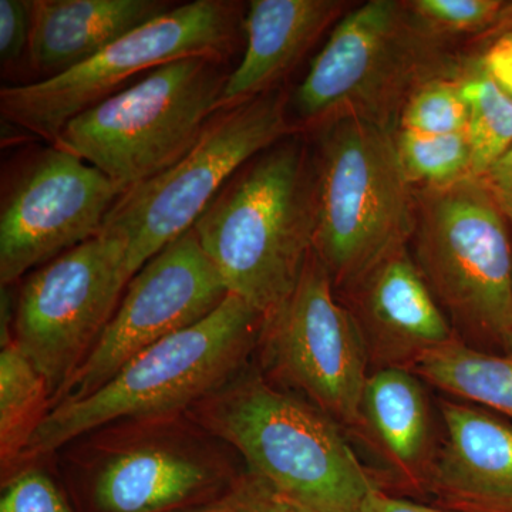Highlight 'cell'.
Returning a JSON list of instances; mask_svg holds the SVG:
<instances>
[{"instance_id":"obj_1","label":"cell","mask_w":512,"mask_h":512,"mask_svg":"<svg viewBox=\"0 0 512 512\" xmlns=\"http://www.w3.org/2000/svg\"><path fill=\"white\" fill-rule=\"evenodd\" d=\"M228 292L268 316L291 295L313 248L315 164L298 133L229 178L194 225Z\"/></svg>"},{"instance_id":"obj_2","label":"cell","mask_w":512,"mask_h":512,"mask_svg":"<svg viewBox=\"0 0 512 512\" xmlns=\"http://www.w3.org/2000/svg\"><path fill=\"white\" fill-rule=\"evenodd\" d=\"M187 413L247 461L276 494L323 512H360L375 477L342 427L308 400L242 369Z\"/></svg>"},{"instance_id":"obj_3","label":"cell","mask_w":512,"mask_h":512,"mask_svg":"<svg viewBox=\"0 0 512 512\" xmlns=\"http://www.w3.org/2000/svg\"><path fill=\"white\" fill-rule=\"evenodd\" d=\"M262 325V313L229 293L207 318L133 357L89 396L53 407L22 461L114 424L187 413L244 369Z\"/></svg>"},{"instance_id":"obj_4","label":"cell","mask_w":512,"mask_h":512,"mask_svg":"<svg viewBox=\"0 0 512 512\" xmlns=\"http://www.w3.org/2000/svg\"><path fill=\"white\" fill-rule=\"evenodd\" d=\"M430 32L406 0H369L339 20L293 97L296 130L360 119L397 131L423 84L460 77L470 57Z\"/></svg>"},{"instance_id":"obj_5","label":"cell","mask_w":512,"mask_h":512,"mask_svg":"<svg viewBox=\"0 0 512 512\" xmlns=\"http://www.w3.org/2000/svg\"><path fill=\"white\" fill-rule=\"evenodd\" d=\"M318 131L312 251L342 295L409 247L416 200L397 156L396 130L343 119Z\"/></svg>"},{"instance_id":"obj_6","label":"cell","mask_w":512,"mask_h":512,"mask_svg":"<svg viewBox=\"0 0 512 512\" xmlns=\"http://www.w3.org/2000/svg\"><path fill=\"white\" fill-rule=\"evenodd\" d=\"M410 252L461 342L512 352V244L478 178L414 190Z\"/></svg>"},{"instance_id":"obj_7","label":"cell","mask_w":512,"mask_h":512,"mask_svg":"<svg viewBox=\"0 0 512 512\" xmlns=\"http://www.w3.org/2000/svg\"><path fill=\"white\" fill-rule=\"evenodd\" d=\"M227 60L164 64L64 126L52 146L82 158L121 191L163 173L195 146L217 111Z\"/></svg>"},{"instance_id":"obj_8","label":"cell","mask_w":512,"mask_h":512,"mask_svg":"<svg viewBox=\"0 0 512 512\" xmlns=\"http://www.w3.org/2000/svg\"><path fill=\"white\" fill-rule=\"evenodd\" d=\"M245 8L227 0L173 6L69 72L0 90L3 120L52 146L83 111L126 89L134 77L185 57L228 60L245 35Z\"/></svg>"},{"instance_id":"obj_9","label":"cell","mask_w":512,"mask_h":512,"mask_svg":"<svg viewBox=\"0 0 512 512\" xmlns=\"http://www.w3.org/2000/svg\"><path fill=\"white\" fill-rule=\"evenodd\" d=\"M289 99L275 90L215 113L200 140L163 173L121 192L101 232L127 244L130 278L190 231L242 165L298 133Z\"/></svg>"},{"instance_id":"obj_10","label":"cell","mask_w":512,"mask_h":512,"mask_svg":"<svg viewBox=\"0 0 512 512\" xmlns=\"http://www.w3.org/2000/svg\"><path fill=\"white\" fill-rule=\"evenodd\" d=\"M127 244L100 232L26 276L6 336L59 396L119 308Z\"/></svg>"},{"instance_id":"obj_11","label":"cell","mask_w":512,"mask_h":512,"mask_svg":"<svg viewBox=\"0 0 512 512\" xmlns=\"http://www.w3.org/2000/svg\"><path fill=\"white\" fill-rule=\"evenodd\" d=\"M258 345L275 379L356 433L369 356L355 318L313 251L291 295L265 316Z\"/></svg>"},{"instance_id":"obj_12","label":"cell","mask_w":512,"mask_h":512,"mask_svg":"<svg viewBox=\"0 0 512 512\" xmlns=\"http://www.w3.org/2000/svg\"><path fill=\"white\" fill-rule=\"evenodd\" d=\"M175 417L127 421L131 433L99 446L84 467L89 512H180L227 493L239 477L207 431Z\"/></svg>"},{"instance_id":"obj_13","label":"cell","mask_w":512,"mask_h":512,"mask_svg":"<svg viewBox=\"0 0 512 512\" xmlns=\"http://www.w3.org/2000/svg\"><path fill=\"white\" fill-rule=\"evenodd\" d=\"M121 192L96 167L55 146L23 161L3 184V288L97 237Z\"/></svg>"},{"instance_id":"obj_14","label":"cell","mask_w":512,"mask_h":512,"mask_svg":"<svg viewBox=\"0 0 512 512\" xmlns=\"http://www.w3.org/2000/svg\"><path fill=\"white\" fill-rule=\"evenodd\" d=\"M228 295L194 229L185 232L131 278L109 325L52 409L89 396L133 357L207 318Z\"/></svg>"},{"instance_id":"obj_15","label":"cell","mask_w":512,"mask_h":512,"mask_svg":"<svg viewBox=\"0 0 512 512\" xmlns=\"http://www.w3.org/2000/svg\"><path fill=\"white\" fill-rule=\"evenodd\" d=\"M365 342L370 366L404 369L458 339L409 247L384 258L342 293Z\"/></svg>"},{"instance_id":"obj_16","label":"cell","mask_w":512,"mask_h":512,"mask_svg":"<svg viewBox=\"0 0 512 512\" xmlns=\"http://www.w3.org/2000/svg\"><path fill=\"white\" fill-rule=\"evenodd\" d=\"M440 410L426 495L454 512H512V421L471 403L441 400Z\"/></svg>"},{"instance_id":"obj_17","label":"cell","mask_w":512,"mask_h":512,"mask_svg":"<svg viewBox=\"0 0 512 512\" xmlns=\"http://www.w3.org/2000/svg\"><path fill=\"white\" fill-rule=\"evenodd\" d=\"M355 436L376 458L384 483L403 493L427 494L439 446L429 397L419 376L404 369L370 372Z\"/></svg>"},{"instance_id":"obj_18","label":"cell","mask_w":512,"mask_h":512,"mask_svg":"<svg viewBox=\"0 0 512 512\" xmlns=\"http://www.w3.org/2000/svg\"><path fill=\"white\" fill-rule=\"evenodd\" d=\"M342 0H252L244 57L229 73L220 110L278 90V84L350 10Z\"/></svg>"},{"instance_id":"obj_19","label":"cell","mask_w":512,"mask_h":512,"mask_svg":"<svg viewBox=\"0 0 512 512\" xmlns=\"http://www.w3.org/2000/svg\"><path fill=\"white\" fill-rule=\"evenodd\" d=\"M29 6L26 63L39 80L69 72L173 8L160 0H30Z\"/></svg>"},{"instance_id":"obj_20","label":"cell","mask_w":512,"mask_h":512,"mask_svg":"<svg viewBox=\"0 0 512 512\" xmlns=\"http://www.w3.org/2000/svg\"><path fill=\"white\" fill-rule=\"evenodd\" d=\"M413 373L441 392L512 421V352H487L457 339L421 357Z\"/></svg>"},{"instance_id":"obj_21","label":"cell","mask_w":512,"mask_h":512,"mask_svg":"<svg viewBox=\"0 0 512 512\" xmlns=\"http://www.w3.org/2000/svg\"><path fill=\"white\" fill-rule=\"evenodd\" d=\"M52 390L9 336L0 350V461L3 478L22 461L30 439L52 409Z\"/></svg>"},{"instance_id":"obj_22","label":"cell","mask_w":512,"mask_h":512,"mask_svg":"<svg viewBox=\"0 0 512 512\" xmlns=\"http://www.w3.org/2000/svg\"><path fill=\"white\" fill-rule=\"evenodd\" d=\"M460 80L468 106L471 177L480 178L512 148V100L478 56L468 59Z\"/></svg>"},{"instance_id":"obj_23","label":"cell","mask_w":512,"mask_h":512,"mask_svg":"<svg viewBox=\"0 0 512 512\" xmlns=\"http://www.w3.org/2000/svg\"><path fill=\"white\" fill-rule=\"evenodd\" d=\"M396 148L404 177L414 190L446 187L471 177L467 133L427 134L397 130Z\"/></svg>"},{"instance_id":"obj_24","label":"cell","mask_w":512,"mask_h":512,"mask_svg":"<svg viewBox=\"0 0 512 512\" xmlns=\"http://www.w3.org/2000/svg\"><path fill=\"white\" fill-rule=\"evenodd\" d=\"M460 77L423 84L404 104L397 130L427 134L466 133L468 106Z\"/></svg>"},{"instance_id":"obj_25","label":"cell","mask_w":512,"mask_h":512,"mask_svg":"<svg viewBox=\"0 0 512 512\" xmlns=\"http://www.w3.org/2000/svg\"><path fill=\"white\" fill-rule=\"evenodd\" d=\"M416 18L434 35L453 42L457 37H481L503 12V0H406Z\"/></svg>"},{"instance_id":"obj_26","label":"cell","mask_w":512,"mask_h":512,"mask_svg":"<svg viewBox=\"0 0 512 512\" xmlns=\"http://www.w3.org/2000/svg\"><path fill=\"white\" fill-rule=\"evenodd\" d=\"M0 512L74 511L49 474L39 468H25L3 483Z\"/></svg>"},{"instance_id":"obj_27","label":"cell","mask_w":512,"mask_h":512,"mask_svg":"<svg viewBox=\"0 0 512 512\" xmlns=\"http://www.w3.org/2000/svg\"><path fill=\"white\" fill-rule=\"evenodd\" d=\"M29 42L28 0H0V63L3 72L28 60Z\"/></svg>"},{"instance_id":"obj_28","label":"cell","mask_w":512,"mask_h":512,"mask_svg":"<svg viewBox=\"0 0 512 512\" xmlns=\"http://www.w3.org/2000/svg\"><path fill=\"white\" fill-rule=\"evenodd\" d=\"M274 495L275 491L264 480L248 473L210 503L180 512H272Z\"/></svg>"},{"instance_id":"obj_29","label":"cell","mask_w":512,"mask_h":512,"mask_svg":"<svg viewBox=\"0 0 512 512\" xmlns=\"http://www.w3.org/2000/svg\"><path fill=\"white\" fill-rule=\"evenodd\" d=\"M485 49L478 55L485 72L512 100V33H503L485 42Z\"/></svg>"},{"instance_id":"obj_30","label":"cell","mask_w":512,"mask_h":512,"mask_svg":"<svg viewBox=\"0 0 512 512\" xmlns=\"http://www.w3.org/2000/svg\"><path fill=\"white\" fill-rule=\"evenodd\" d=\"M478 180L490 192L505 220L512 225V148Z\"/></svg>"},{"instance_id":"obj_31","label":"cell","mask_w":512,"mask_h":512,"mask_svg":"<svg viewBox=\"0 0 512 512\" xmlns=\"http://www.w3.org/2000/svg\"><path fill=\"white\" fill-rule=\"evenodd\" d=\"M360 512H454L446 508L416 503V501L407 500V498L397 497L389 494L382 488H377L367 497Z\"/></svg>"},{"instance_id":"obj_32","label":"cell","mask_w":512,"mask_h":512,"mask_svg":"<svg viewBox=\"0 0 512 512\" xmlns=\"http://www.w3.org/2000/svg\"><path fill=\"white\" fill-rule=\"evenodd\" d=\"M503 33H512V2L505 3L497 23L487 33H484L483 36L478 37L477 40L488 42V40L493 39L495 36L503 35Z\"/></svg>"},{"instance_id":"obj_33","label":"cell","mask_w":512,"mask_h":512,"mask_svg":"<svg viewBox=\"0 0 512 512\" xmlns=\"http://www.w3.org/2000/svg\"><path fill=\"white\" fill-rule=\"evenodd\" d=\"M272 512H323L318 510H312V508L303 507L292 501L282 498L281 495L275 493L274 504H272Z\"/></svg>"}]
</instances>
